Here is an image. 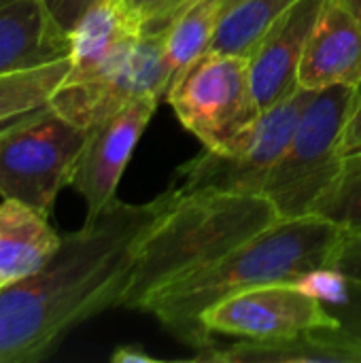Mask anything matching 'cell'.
<instances>
[{"mask_svg":"<svg viewBox=\"0 0 361 363\" xmlns=\"http://www.w3.org/2000/svg\"><path fill=\"white\" fill-rule=\"evenodd\" d=\"M177 200L170 189L143 204L115 200L64 234L40 270L0 287V363L43 362L81 323L119 308L138 242Z\"/></svg>","mask_w":361,"mask_h":363,"instance_id":"1","label":"cell"},{"mask_svg":"<svg viewBox=\"0 0 361 363\" xmlns=\"http://www.w3.org/2000/svg\"><path fill=\"white\" fill-rule=\"evenodd\" d=\"M343 230L319 215L279 219L209 268L157 289L140 308L196 351L213 345L202 315L217 302L268 283H296L330 268Z\"/></svg>","mask_w":361,"mask_h":363,"instance_id":"2","label":"cell"},{"mask_svg":"<svg viewBox=\"0 0 361 363\" xmlns=\"http://www.w3.org/2000/svg\"><path fill=\"white\" fill-rule=\"evenodd\" d=\"M279 219L266 196L198 194L177 200L138 242L119 308L140 311L164 285L213 266Z\"/></svg>","mask_w":361,"mask_h":363,"instance_id":"3","label":"cell"},{"mask_svg":"<svg viewBox=\"0 0 361 363\" xmlns=\"http://www.w3.org/2000/svg\"><path fill=\"white\" fill-rule=\"evenodd\" d=\"M353 100L355 87L351 85L313 94L264 185V196L281 219L313 215L317 202L345 172V130Z\"/></svg>","mask_w":361,"mask_h":363,"instance_id":"4","label":"cell"},{"mask_svg":"<svg viewBox=\"0 0 361 363\" xmlns=\"http://www.w3.org/2000/svg\"><path fill=\"white\" fill-rule=\"evenodd\" d=\"M315 91L300 89L291 98L262 111L257 121L223 149H204L177 168L170 191L183 200L198 194L264 196V185L287 147Z\"/></svg>","mask_w":361,"mask_h":363,"instance_id":"5","label":"cell"},{"mask_svg":"<svg viewBox=\"0 0 361 363\" xmlns=\"http://www.w3.org/2000/svg\"><path fill=\"white\" fill-rule=\"evenodd\" d=\"M166 100L204 149H223L262 115L249 60L240 55L202 53L177 79Z\"/></svg>","mask_w":361,"mask_h":363,"instance_id":"6","label":"cell"},{"mask_svg":"<svg viewBox=\"0 0 361 363\" xmlns=\"http://www.w3.org/2000/svg\"><path fill=\"white\" fill-rule=\"evenodd\" d=\"M85 130L51 106L0 136V198L51 215L57 194L70 185Z\"/></svg>","mask_w":361,"mask_h":363,"instance_id":"7","label":"cell"},{"mask_svg":"<svg viewBox=\"0 0 361 363\" xmlns=\"http://www.w3.org/2000/svg\"><path fill=\"white\" fill-rule=\"evenodd\" d=\"M168 64L164 34H143L113 66L85 81H62L51 108L89 130L143 96L166 98Z\"/></svg>","mask_w":361,"mask_h":363,"instance_id":"8","label":"cell"},{"mask_svg":"<svg viewBox=\"0 0 361 363\" xmlns=\"http://www.w3.org/2000/svg\"><path fill=\"white\" fill-rule=\"evenodd\" d=\"M204 330L247 340L289 338L315 330H336L338 321L323 300L298 283H268L217 302L202 315Z\"/></svg>","mask_w":361,"mask_h":363,"instance_id":"9","label":"cell"},{"mask_svg":"<svg viewBox=\"0 0 361 363\" xmlns=\"http://www.w3.org/2000/svg\"><path fill=\"white\" fill-rule=\"evenodd\" d=\"M160 100V96H143L85 130V143L74 162L70 187L85 200L87 221L102 215L117 200L121 174Z\"/></svg>","mask_w":361,"mask_h":363,"instance_id":"10","label":"cell"},{"mask_svg":"<svg viewBox=\"0 0 361 363\" xmlns=\"http://www.w3.org/2000/svg\"><path fill=\"white\" fill-rule=\"evenodd\" d=\"M326 0H296L266 32L249 57L251 83L262 111L300 91V62Z\"/></svg>","mask_w":361,"mask_h":363,"instance_id":"11","label":"cell"},{"mask_svg":"<svg viewBox=\"0 0 361 363\" xmlns=\"http://www.w3.org/2000/svg\"><path fill=\"white\" fill-rule=\"evenodd\" d=\"M360 81L361 28L338 0H326L300 62V89L321 91L334 85L357 87Z\"/></svg>","mask_w":361,"mask_h":363,"instance_id":"12","label":"cell"},{"mask_svg":"<svg viewBox=\"0 0 361 363\" xmlns=\"http://www.w3.org/2000/svg\"><path fill=\"white\" fill-rule=\"evenodd\" d=\"M70 53L43 0H0V77L32 70Z\"/></svg>","mask_w":361,"mask_h":363,"instance_id":"13","label":"cell"},{"mask_svg":"<svg viewBox=\"0 0 361 363\" xmlns=\"http://www.w3.org/2000/svg\"><path fill=\"white\" fill-rule=\"evenodd\" d=\"M143 36L123 0H100L70 34V70L64 81H85L113 66Z\"/></svg>","mask_w":361,"mask_h":363,"instance_id":"14","label":"cell"},{"mask_svg":"<svg viewBox=\"0 0 361 363\" xmlns=\"http://www.w3.org/2000/svg\"><path fill=\"white\" fill-rule=\"evenodd\" d=\"M62 236L51 228L49 215L17 202H0V285L40 270L60 249Z\"/></svg>","mask_w":361,"mask_h":363,"instance_id":"15","label":"cell"},{"mask_svg":"<svg viewBox=\"0 0 361 363\" xmlns=\"http://www.w3.org/2000/svg\"><path fill=\"white\" fill-rule=\"evenodd\" d=\"M196 362L213 363H361L334 330H315L289 338L247 340L236 345H209L198 351Z\"/></svg>","mask_w":361,"mask_h":363,"instance_id":"16","label":"cell"},{"mask_svg":"<svg viewBox=\"0 0 361 363\" xmlns=\"http://www.w3.org/2000/svg\"><path fill=\"white\" fill-rule=\"evenodd\" d=\"M70 70V57L0 77V136L51 106L55 89Z\"/></svg>","mask_w":361,"mask_h":363,"instance_id":"17","label":"cell"},{"mask_svg":"<svg viewBox=\"0 0 361 363\" xmlns=\"http://www.w3.org/2000/svg\"><path fill=\"white\" fill-rule=\"evenodd\" d=\"M296 0H238L221 13L204 53L240 55L249 60L270 26Z\"/></svg>","mask_w":361,"mask_h":363,"instance_id":"18","label":"cell"},{"mask_svg":"<svg viewBox=\"0 0 361 363\" xmlns=\"http://www.w3.org/2000/svg\"><path fill=\"white\" fill-rule=\"evenodd\" d=\"M221 13L223 0H191V4L164 32V53L170 74L166 94L177 79L209 49Z\"/></svg>","mask_w":361,"mask_h":363,"instance_id":"19","label":"cell"},{"mask_svg":"<svg viewBox=\"0 0 361 363\" xmlns=\"http://www.w3.org/2000/svg\"><path fill=\"white\" fill-rule=\"evenodd\" d=\"M313 215L332 221L343 232H361V168L347 166L317 202Z\"/></svg>","mask_w":361,"mask_h":363,"instance_id":"20","label":"cell"},{"mask_svg":"<svg viewBox=\"0 0 361 363\" xmlns=\"http://www.w3.org/2000/svg\"><path fill=\"white\" fill-rule=\"evenodd\" d=\"M330 313L336 317V336L361 357V285L349 283V296L343 304H330Z\"/></svg>","mask_w":361,"mask_h":363,"instance_id":"21","label":"cell"},{"mask_svg":"<svg viewBox=\"0 0 361 363\" xmlns=\"http://www.w3.org/2000/svg\"><path fill=\"white\" fill-rule=\"evenodd\" d=\"M296 283L311 296L330 304H343L349 296V281L332 268L313 270L302 279H298Z\"/></svg>","mask_w":361,"mask_h":363,"instance_id":"22","label":"cell"},{"mask_svg":"<svg viewBox=\"0 0 361 363\" xmlns=\"http://www.w3.org/2000/svg\"><path fill=\"white\" fill-rule=\"evenodd\" d=\"M191 4V0H145L138 11V26L143 34H164L174 19Z\"/></svg>","mask_w":361,"mask_h":363,"instance_id":"23","label":"cell"},{"mask_svg":"<svg viewBox=\"0 0 361 363\" xmlns=\"http://www.w3.org/2000/svg\"><path fill=\"white\" fill-rule=\"evenodd\" d=\"M330 268L340 272L349 283L361 285V232H343L330 259Z\"/></svg>","mask_w":361,"mask_h":363,"instance_id":"24","label":"cell"},{"mask_svg":"<svg viewBox=\"0 0 361 363\" xmlns=\"http://www.w3.org/2000/svg\"><path fill=\"white\" fill-rule=\"evenodd\" d=\"M98 2L100 0H43L49 17L53 19L57 30L62 34H66L68 38H70L72 30L77 28V23L83 19V15Z\"/></svg>","mask_w":361,"mask_h":363,"instance_id":"25","label":"cell"},{"mask_svg":"<svg viewBox=\"0 0 361 363\" xmlns=\"http://www.w3.org/2000/svg\"><path fill=\"white\" fill-rule=\"evenodd\" d=\"M361 151V81L355 87V100H353V111L345 130V153L347 157Z\"/></svg>","mask_w":361,"mask_h":363,"instance_id":"26","label":"cell"},{"mask_svg":"<svg viewBox=\"0 0 361 363\" xmlns=\"http://www.w3.org/2000/svg\"><path fill=\"white\" fill-rule=\"evenodd\" d=\"M111 362L113 363H157L160 359L149 355L143 347H136V345H123V347H117L111 355Z\"/></svg>","mask_w":361,"mask_h":363,"instance_id":"27","label":"cell"},{"mask_svg":"<svg viewBox=\"0 0 361 363\" xmlns=\"http://www.w3.org/2000/svg\"><path fill=\"white\" fill-rule=\"evenodd\" d=\"M338 2L345 6V11L353 17V21L361 28V0H338Z\"/></svg>","mask_w":361,"mask_h":363,"instance_id":"28","label":"cell"},{"mask_svg":"<svg viewBox=\"0 0 361 363\" xmlns=\"http://www.w3.org/2000/svg\"><path fill=\"white\" fill-rule=\"evenodd\" d=\"M123 4L128 6V11L134 15V17H138V11L143 9V4H145V0H123ZM138 21V19H136Z\"/></svg>","mask_w":361,"mask_h":363,"instance_id":"29","label":"cell"},{"mask_svg":"<svg viewBox=\"0 0 361 363\" xmlns=\"http://www.w3.org/2000/svg\"><path fill=\"white\" fill-rule=\"evenodd\" d=\"M347 166H357V168H361V151L347 157Z\"/></svg>","mask_w":361,"mask_h":363,"instance_id":"30","label":"cell"},{"mask_svg":"<svg viewBox=\"0 0 361 363\" xmlns=\"http://www.w3.org/2000/svg\"><path fill=\"white\" fill-rule=\"evenodd\" d=\"M238 0H223V11L228 9V6H232V4H236Z\"/></svg>","mask_w":361,"mask_h":363,"instance_id":"31","label":"cell"},{"mask_svg":"<svg viewBox=\"0 0 361 363\" xmlns=\"http://www.w3.org/2000/svg\"><path fill=\"white\" fill-rule=\"evenodd\" d=\"M0 287H2V285H0Z\"/></svg>","mask_w":361,"mask_h":363,"instance_id":"32","label":"cell"}]
</instances>
